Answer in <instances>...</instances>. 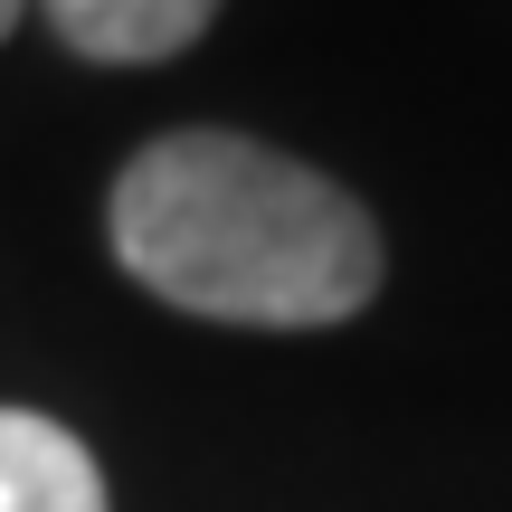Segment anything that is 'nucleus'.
<instances>
[{
    "instance_id": "obj_3",
    "label": "nucleus",
    "mask_w": 512,
    "mask_h": 512,
    "mask_svg": "<svg viewBox=\"0 0 512 512\" xmlns=\"http://www.w3.org/2000/svg\"><path fill=\"white\" fill-rule=\"evenodd\" d=\"M48 19L95 67H152V57H181L219 19V0H48Z\"/></svg>"
},
{
    "instance_id": "obj_2",
    "label": "nucleus",
    "mask_w": 512,
    "mask_h": 512,
    "mask_svg": "<svg viewBox=\"0 0 512 512\" xmlns=\"http://www.w3.org/2000/svg\"><path fill=\"white\" fill-rule=\"evenodd\" d=\"M0 512H114L95 456L38 408H0Z\"/></svg>"
},
{
    "instance_id": "obj_4",
    "label": "nucleus",
    "mask_w": 512,
    "mask_h": 512,
    "mask_svg": "<svg viewBox=\"0 0 512 512\" xmlns=\"http://www.w3.org/2000/svg\"><path fill=\"white\" fill-rule=\"evenodd\" d=\"M19 10H29V0H0V38H10V29H19Z\"/></svg>"
},
{
    "instance_id": "obj_1",
    "label": "nucleus",
    "mask_w": 512,
    "mask_h": 512,
    "mask_svg": "<svg viewBox=\"0 0 512 512\" xmlns=\"http://www.w3.org/2000/svg\"><path fill=\"white\" fill-rule=\"evenodd\" d=\"M114 266L209 323L313 332L380 294V228L342 181L247 133H162L114 171Z\"/></svg>"
}]
</instances>
